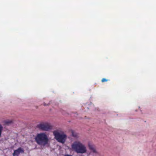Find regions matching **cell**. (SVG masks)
I'll return each mask as SVG.
<instances>
[{
    "instance_id": "cell-1",
    "label": "cell",
    "mask_w": 156,
    "mask_h": 156,
    "mask_svg": "<svg viewBox=\"0 0 156 156\" xmlns=\"http://www.w3.org/2000/svg\"><path fill=\"white\" fill-rule=\"evenodd\" d=\"M35 140H36L37 143L41 145H46L48 142V137H47L46 134L44 133L38 134L36 136Z\"/></svg>"
},
{
    "instance_id": "cell-2",
    "label": "cell",
    "mask_w": 156,
    "mask_h": 156,
    "mask_svg": "<svg viewBox=\"0 0 156 156\" xmlns=\"http://www.w3.org/2000/svg\"><path fill=\"white\" fill-rule=\"evenodd\" d=\"M55 138L56 140L62 143H64L66 140V136L63 132L60 130H55L54 132Z\"/></svg>"
},
{
    "instance_id": "cell-3",
    "label": "cell",
    "mask_w": 156,
    "mask_h": 156,
    "mask_svg": "<svg viewBox=\"0 0 156 156\" xmlns=\"http://www.w3.org/2000/svg\"><path fill=\"white\" fill-rule=\"evenodd\" d=\"M73 149L76 151V152L80 153H83L86 151V149L85 147L79 142H75L73 144Z\"/></svg>"
},
{
    "instance_id": "cell-4",
    "label": "cell",
    "mask_w": 156,
    "mask_h": 156,
    "mask_svg": "<svg viewBox=\"0 0 156 156\" xmlns=\"http://www.w3.org/2000/svg\"><path fill=\"white\" fill-rule=\"evenodd\" d=\"M39 128L44 130H49L52 128L51 126L46 123H42L38 126Z\"/></svg>"
},
{
    "instance_id": "cell-5",
    "label": "cell",
    "mask_w": 156,
    "mask_h": 156,
    "mask_svg": "<svg viewBox=\"0 0 156 156\" xmlns=\"http://www.w3.org/2000/svg\"><path fill=\"white\" fill-rule=\"evenodd\" d=\"M23 151L21 148H20L18 149L17 150L15 151H14V153H13V155L14 156H18V155H20V153H22V152H23Z\"/></svg>"
},
{
    "instance_id": "cell-6",
    "label": "cell",
    "mask_w": 156,
    "mask_h": 156,
    "mask_svg": "<svg viewBox=\"0 0 156 156\" xmlns=\"http://www.w3.org/2000/svg\"><path fill=\"white\" fill-rule=\"evenodd\" d=\"M66 156H70V155H66Z\"/></svg>"
}]
</instances>
